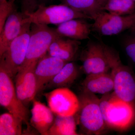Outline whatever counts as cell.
Here are the masks:
<instances>
[{
    "label": "cell",
    "mask_w": 135,
    "mask_h": 135,
    "mask_svg": "<svg viewBox=\"0 0 135 135\" xmlns=\"http://www.w3.org/2000/svg\"><path fill=\"white\" fill-rule=\"evenodd\" d=\"M111 75L114 83V93L118 98L135 105V77L132 70L122 62L118 53L104 44Z\"/></svg>",
    "instance_id": "obj_3"
},
{
    "label": "cell",
    "mask_w": 135,
    "mask_h": 135,
    "mask_svg": "<svg viewBox=\"0 0 135 135\" xmlns=\"http://www.w3.org/2000/svg\"><path fill=\"white\" fill-rule=\"evenodd\" d=\"M80 44V41L60 36L51 44L47 53L51 56L70 62L77 55Z\"/></svg>",
    "instance_id": "obj_17"
},
{
    "label": "cell",
    "mask_w": 135,
    "mask_h": 135,
    "mask_svg": "<svg viewBox=\"0 0 135 135\" xmlns=\"http://www.w3.org/2000/svg\"><path fill=\"white\" fill-rule=\"evenodd\" d=\"M135 13L126 16L113 15L103 11L98 15L92 25V30L103 36H112L132 28Z\"/></svg>",
    "instance_id": "obj_10"
},
{
    "label": "cell",
    "mask_w": 135,
    "mask_h": 135,
    "mask_svg": "<svg viewBox=\"0 0 135 135\" xmlns=\"http://www.w3.org/2000/svg\"><path fill=\"white\" fill-rule=\"evenodd\" d=\"M73 9L87 16L94 20L102 11L103 7L98 0H61Z\"/></svg>",
    "instance_id": "obj_19"
},
{
    "label": "cell",
    "mask_w": 135,
    "mask_h": 135,
    "mask_svg": "<svg viewBox=\"0 0 135 135\" xmlns=\"http://www.w3.org/2000/svg\"><path fill=\"white\" fill-rule=\"evenodd\" d=\"M23 20L25 23L39 25H59L70 20L75 18L90 19L84 14L74 10L66 5L46 6L41 5L32 13L27 14Z\"/></svg>",
    "instance_id": "obj_4"
},
{
    "label": "cell",
    "mask_w": 135,
    "mask_h": 135,
    "mask_svg": "<svg viewBox=\"0 0 135 135\" xmlns=\"http://www.w3.org/2000/svg\"><path fill=\"white\" fill-rule=\"evenodd\" d=\"M56 31L63 37L81 40L89 38L92 25L84 18H75L58 25Z\"/></svg>",
    "instance_id": "obj_14"
},
{
    "label": "cell",
    "mask_w": 135,
    "mask_h": 135,
    "mask_svg": "<svg viewBox=\"0 0 135 135\" xmlns=\"http://www.w3.org/2000/svg\"><path fill=\"white\" fill-rule=\"evenodd\" d=\"M44 95L49 107L56 116H74L79 110V97L67 88L55 89Z\"/></svg>",
    "instance_id": "obj_9"
},
{
    "label": "cell",
    "mask_w": 135,
    "mask_h": 135,
    "mask_svg": "<svg viewBox=\"0 0 135 135\" xmlns=\"http://www.w3.org/2000/svg\"><path fill=\"white\" fill-rule=\"evenodd\" d=\"M99 106L107 128L118 131L128 129L135 120V105L121 100L114 93L103 95Z\"/></svg>",
    "instance_id": "obj_1"
},
{
    "label": "cell",
    "mask_w": 135,
    "mask_h": 135,
    "mask_svg": "<svg viewBox=\"0 0 135 135\" xmlns=\"http://www.w3.org/2000/svg\"><path fill=\"white\" fill-rule=\"evenodd\" d=\"M31 112L32 126L41 134L47 135L54 122L55 114L49 107L35 99L33 101Z\"/></svg>",
    "instance_id": "obj_15"
},
{
    "label": "cell",
    "mask_w": 135,
    "mask_h": 135,
    "mask_svg": "<svg viewBox=\"0 0 135 135\" xmlns=\"http://www.w3.org/2000/svg\"><path fill=\"white\" fill-rule=\"evenodd\" d=\"M25 17L15 8L9 15L0 32V57L7 49L10 44L22 31L23 20Z\"/></svg>",
    "instance_id": "obj_13"
},
{
    "label": "cell",
    "mask_w": 135,
    "mask_h": 135,
    "mask_svg": "<svg viewBox=\"0 0 135 135\" xmlns=\"http://www.w3.org/2000/svg\"><path fill=\"white\" fill-rule=\"evenodd\" d=\"M98 1L101 3V5L103 6V7L106 4L108 0H98Z\"/></svg>",
    "instance_id": "obj_26"
},
{
    "label": "cell",
    "mask_w": 135,
    "mask_h": 135,
    "mask_svg": "<svg viewBox=\"0 0 135 135\" xmlns=\"http://www.w3.org/2000/svg\"><path fill=\"white\" fill-rule=\"evenodd\" d=\"M16 0H5L0 2V32L1 31L8 17L16 8Z\"/></svg>",
    "instance_id": "obj_23"
},
{
    "label": "cell",
    "mask_w": 135,
    "mask_h": 135,
    "mask_svg": "<svg viewBox=\"0 0 135 135\" xmlns=\"http://www.w3.org/2000/svg\"><path fill=\"white\" fill-rule=\"evenodd\" d=\"M23 123L22 119L12 114H2L0 116V135L22 134Z\"/></svg>",
    "instance_id": "obj_21"
},
{
    "label": "cell",
    "mask_w": 135,
    "mask_h": 135,
    "mask_svg": "<svg viewBox=\"0 0 135 135\" xmlns=\"http://www.w3.org/2000/svg\"><path fill=\"white\" fill-rule=\"evenodd\" d=\"M124 44L127 55L135 64V32L131 31V35L125 39Z\"/></svg>",
    "instance_id": "obj_25"
},
{
    "label": "cell",
    "mask_w": 135,
    "mask_h": 135,
    "mask_svg": "<svg viewBox=\"0 0 135 135\" xmlns=\"http://www.w3.org/2000/svg\"><path fill=\"white\" fill-rule=\"evenodd\" d=\"M12 77L0 65V104L9 112L20 118L28 128L29 111L17 95Z\"/></svg>",
    "instance_id": "obj_7"
},
{
    "label": "cell",
    "mask_w": 135,
    "mask_h": 135,
    "mask_svg": "<svg viewBox=\"0 0 135 135\" xmlns=\"http://www.w3.org/2000/svg\"><path fill=\"white\" fill-rule=\"evenodd\" d=\"M132 1H134V2H135V0H132Z\"/></svg>",
    "instance_id": "obj_29"
},
{
    "label": "cell",
    "mask_w": 135,
    "mask_h": 135,
    "mask_svg": "<svg viewBox=\"0 0 135 135\" xmlns=\"http://www.w3.org/2000/svg\"><path fill=\"white\" fill-rule=\"evenodd\" d=\"M79 74V70L74 62H68L60 72L49 83L45 89H56L67 88L77 79Z\"/></svg>",
    "instance_id": "obj_18"
},
{
    "label": "cell",
    "mask_w": 135,
    "mask_h": 135,
    "mask_svg": "<svg viewBox=\"0 0 135 135\" xmlns=\"http://www.w3.org/2000/svg\"><path fill=\"white\" fill-rule=\"evenodd\" d=\"M51 0H22V12L25 15L32 13L40 5H46Z\"/></svg>",
    "instance_id": "obj_24"
},
{
    "label": "cell",
    "mask_w": 135,
    "mask_h": 135,
    "mask_svg": "<svg viewBox=\"0 0 135 135\" xmlns=\"http://www.w3.org/2000/svg\"><path fill=\"white\" fill-rule=\"evenodd\" d=\"M130 29L131 30V31H132L135 32V18L134 25H133V26L132 27V28H131V29Z\"/></svg>",
    "instance_id": "obj_27"
},
{
    "label": "cell",
    "mask_w": 135,
    "mask_h": 135,
    "mask_svg": "<svg viewBox=\"0 0 135 135\" xmlns=\"http://www.w3.org/2000/svg\"><path fill=\"white\" fill-rule=\"evenodd\" d=\"M103 10L118 16L133 15L135 13V2L132 0H108Z\"/></svg>",
    "instance_id": "obj_22"
},
{
    "label": "cell",
    "mask_w": 135,
    "mask_h": 135,
    "mask_svg": "<svg viewBox=\"0 0 135 135\" xmlns=\"http://www.w3.org/2000/svg\"><path fill=\"white\" fill-rule=\"evenodd\" d=\"M5 1V0H0V2H1L3 1Z\"/></svg>",
    "instance_id": "obj_28"
},
{
    "label": "cell",
    "mask_w": 135,
    "mask_h": 135,
    "mask_svg": "<svg viewBox=\"0 0 135 135\" xmlns=\"http://www.w3.org/2000/svg\"><path fill=\"white\" fill-rule=\"evenodd\" d=\"M75 116H56L47 135H77Z\"/></svg>",
    "instance_id": "obj_20"
},
{
    "label": "cell",
    "mask_w": 135,
    "mask_h": 135,
    "mask_svg": "<svg viewBox=\"0 0 135 135\" xmlns=\"http://www.w3.org/2000/svg\"><path fill=\"white\" fill-rule=\"evenodd\" d=\"M31 23H25L22 31L0 57V65L7 71L12 78L16 77L24 62L31 35Z\"/></svg>",
    "instance_id": "obj_6"
},
{
    "label": "cell",
    "mask_w": 135,
    "mask_h": 135,
    "mask_svg": "<svg viewBox=\"0 0 135 135\" xmlns=\"http://www.w3.org/2000/svg\"><path fill=\"white\" fill-rule=\"evenodd\" d=\"M60 36L55 29L47 25L31 23L26 56L20 69L38 61L47 53L52 42Z\"/></svg>",
    "instance_id": "obj_5"
},
{
    "label": "cell",
    "mask_w": 135,
    "mask_h": 135,
    "mask_svg": "<svg viewBox=\"0 0 135 135\" xmlns=\"http://www.w3.org/2000/svg\"><path fill=\"white\" fill-rule=\"evenodd\" d=\"M38 62L21 68L15 77L17 95L26 107L33 101L37 94L35 71Z\"/></svg>",
    "instance_id": "obj_11"
},
{
    "label": "cell",
    "mask_w": 135,
    "mask_h": 135,
    "mask_svg": "<svg viewBox=\"0 0 135 135\" xmlns=\"http://www.w3.org/2000/svg\"><path fill=\"white\" fill-rule=\"evenodd\" d=\"M82 91L104 95L114 89V83L110 73L87 75L81 83Z\"/></svg>",
    "instance_id": "obj_16"
},
{
    "label": "cell",
    "mask_w": 135,
    "mask_h": 135,
    "mask_svg": "<svg viewBox=\"0 0 135 135\" xmlns=\"http://www.w3.org/2000/svg\"><path fill=\"white\" fill-rule=\"evenodd\" d=\"M80 59L82 63L83 71L86 75L109 73L110 71L104 44L88 42L81 51Z\"/></svg>",
    "instance_id": "obj_8"
},
{
    "label": "cell",
    "mask_w": 135,
    "mask_h": 135,
    "mask_svg": "<svg viewBox=\"0 0 135 135\" xmlns=\"http://www.w3.org/2000/svg\"><path fill=\"white\" fill-rule=\"evenodd\" d=\"M68 62L47 53L38 60L35 71L37 93L45 89Z\"/></svg>",
    "instance_id": "obj_12"
},
{
    "label": "cell",
    "mask_w": 135,
    "mask_h": 135,
    "mask_svg": "<svg viewBox=\"0 0 135 135\" xmlns=\"http://www.w3.org/2000/svg\"><path fill=\"white\" fill-rule=\"evenodd\" d=\"M80 105L74 116L83 135L102 134L107 127L99 106L100 99L95 94L81 91L79 97Z\"/></svg>",
    "instance_id": "obj_2"
}]
</instances>
